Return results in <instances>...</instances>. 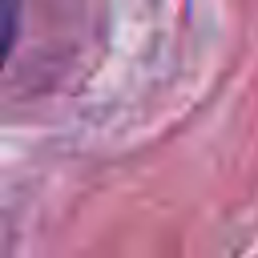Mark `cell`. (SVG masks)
<instances>
[{
	"mask_svg": "<svg viewBox=\"0 0 258 258\" xmlns=\"http://www.w3.org/2000/svg\"><path fill=\"white\" fill-rule=\"evenodd\" d=\"M12 36H16V0H0V69L8 60Z\"/></svg>",
	"mask_w": 258,
	"mask_h": 258,
	"instance_id": "1",
	"label": "cell"
}]
</instances>
